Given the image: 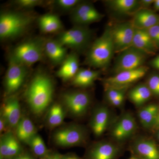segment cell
<instances>
[{
    "label": "cell",
    "instance_id": "obj_41",
    "mask_svg": "<svg viewBox=\"0 0 159 159\" xmlns=\"http://www.w3.org/2000/svg\"><path fill=\"white\" fill-rule=\"evenodd\" d=\"M62 156L58 153H54L51 155L47 156L46 159H61Z\"/></svg>",
    "mask_w": 159,
    "mask_h": 159
},
{
    "label": "cell",
    "instance_id": "obj_32",
    "mask_svg": "<svg viewBox=\"0 0 159 159\" xmlns=\"http://www.w3.org/2000/svg\"><path fill=\"white\" fill-rule=\"evenodd\" d=\"M126 89L107 88L106 93L107 99L110 102L115 99L122 98V97H125Z\"/></svg>",
    "mask_w": 159,
    "mask_h": 159
},
{
    "label": "cell",
    "instance_id": "obj_6",
    "mask_svg": "<svg viewBox=\"0 0 159 159\" xmlns=\"http://www.w3.org/2000/svg\"><path fill=\"white\" fill-rule=\"evenodd\" d=\"M148 54L133 47L119 53L114 64L113 71L115 74L139 68L144 66Z\"/></svg>",
    "mask_w": 159,
    "mask_h": 159
},
{
    "label": "cell",
    "instance_id": "obj_46",
    "mask_svg": "<svg viewBox=\"0 0 159 159\" xmlns=\"http://www.w3.org/2000/svg\"><path fill=\"white\" fill-rule=\"evenodd\" d=\"M158 139H159V133H158Z\"/></svg>",
    "mask_w": 159,
    "mask_h": 159
},
{
    "label": "cell",
    "instance_id": "obj_29",
    "mask_svg": "<svg viewBox=\"0 0 159 159\" xmlns=\"http://www.w3.org/2000/svg\"><path fill=\"white\" fill-rule=\"evenodd\" d=\"M65 116V111L62 105L59 103H54L49 109L47 116L48 124L51 127H57L63 122Z\"/></svg>",
    "mask_w": 159,
    "mask_h": 159
},
{
    "label": "cell",
    "instance_id": "obj_35",
    "mask_svg": "<svg viewBox=\"0 0 159 159\" xmlns=\"http://www.w3.org/2000/svg\"><path fill=\"white\" fill-rule=\"evenodd\" d=\"M147 30L155 44L157 46V48H159V24L156 25Z\"/></svg>",
    "mask_w": 159,
    "mask_h": 159
},
{
    "label": "cell",
    "instance_id": "obj_19",
    "mask_svg": "<svg viewBox=\"0 0 159 159\" xmlns=\"http://www.w3.org/2000/svg\"><path fill=\"white\" fill-rule=\"evenodd\" d=\"M131 21L135 28L148 29L159 24V16L148 9H141L134 15Z\"/></svg>",
    "mask_w": 159,
    "mask_h": 159
},
{
    "label": "cell",
    "instance_id": "obj_5",
    "mask_svg": "<svg viewBox=\"0 0 159 159\" xmlns=\"http://www.w3.org/2000/svg\"><path fill=\"white\" fill-rule=\"evenodd\" d=\"M92 31L87 26L74 25L71 29L60 32L56 39L63 46L76 51L89 48Z\"/></svg>",
    "mask_w": 159,
    "mask_h": 159
},
{
    "label": "cell",
    "instance_id": "obj_4",
    "mask_svg": "<svg viewBox=\"0 0 159 159\" xmlns=\"http://www.w3.org/2000/svg\"><path fill=\"white\" fill-rule=\"evenodd\" d=\"M45 40L36 38L23 42L13 49L9 57L28 67L43 59Z\"/></svg>",
    "mask_w": 159,
    "mask_h": 159
},
{
    "label": "cell",
    "instance_id": "obj_14",
    "mask_svg": "<svg viewBox=\"0 0 159 159\" xmlns=\"http://www.w3.org/2000/svg\"><path fill=\"white\" fill-rule=\"evenodd\" d=\"M22 153V148L16 137L10 132L4 134L0 141L1 159H13Z\"/></svg>",
    "mask_w": 159,
    "mask_h": 159
},
{
    "label": "cell",
    "instance_id": "obj_9",
    "mask_svg": "<svg viewBox=\"0 0 159 159\" xmlns=\"http://www.w3.org/2000/svg\"><path fill=\"white\" fill-rule=\"evenodd\" d=\"M135 27L130 21L119 23L111 27L115 53H120L132 46Z\"/></svg>",
    "mask_w": 159,
    "mask_h": 159
},
{
    "label": "cell",
    "instance_id": "obj_42",
    "mask_svg": "<svg viewBox=\"0 0 159 159\" xmlns=\"http://www.w3.org/2000/svg\"><path fill=\"white\" fill-rule=\"evenodd\" d=\"M154 127L157 128H159V111L155 121L154 124Z\"/></svg>",
    "mask_w": 159,
    "mask_h": 159
},
{
    "label": "cell",
    "instance_id": "obj_33",
    "mask_svg": "<svg viewBox=\"0 0 159 159\" xmlns=\"http://www.w3.org/2000/svg\"><path fill=\"white\" fill-rule=\"evenodd\" d=\"M147 85L152 94L159 97V75L154 74L150 76Z\"/></svg>",
    "mask_w": 159,
    "mask_h": 159
},
{
    "label": "cell",
    "instance_id": "obj_43",
    "mask_svg": "<svg viewBox=\"0 0 159 159\" xmlns=\"http://www.w3.org/2000/svg\"><path fill=\"white\" fill-rule=\"evenodd\" d=\"M61 159H79L77 157L74 155H67L63 156Z\"/></svg>",
    "mask_w": 159,
    "mask_h": 159
},
{
    "label": "cell",
    "instance_id": "obj_18",
    "mask_svg": "<svg viewBox=\"0 0 159 159\" xmlns=\"http://www.w3.org/2000/svg\"><path fill=\"white\" fill-rule=\"evenodd\" d=\"M79 60L76 52L68 54L65 60L61 65L56 75L61 79L66 81L72 80L79 70Z\"/></svg>",
    "mask_w": 159,
    "mask_h": 159
},
{
    "label": "cell",
    "instance_id": "obj_15",
    "mask_svg": "<svg viewBox=\"0 0 159 159\" xmlns=\"http://www.w3.org/2000/svg\"><path fill=\"white\" fill-rule=\"evenodd\" d=\"M1 116L5 119L8 126L11 128L16 127L20 120V104L16 97L8 98L2 106Z\"/></svg>",
    "mask_w": 159,
    "mask_h": 159
},
{
    "label": "cell",
    "instance_id": "obj_45",
    "mask_svg": "<svg viewBox=\"0 0 159 159\" xmlns=\"http://www.w3.org/2000/svg\"><path fill=\"white\" fill-rule=\"evenodd\" d=\"M129 159H140L137 156H132L129 158Z\"/></svg>",
    "mask_w": 159,
    "mask_h": 159
},
{
    "label": "cell",
    "instance_id": "obj_40",
    "mask_svg": "<svg viewBox=\"0 0 159 159\" xmlns=\"http://www.w3.org/2000/svg\"><path fill=\"white\" fill-rule=\"evenodd\" d=\"M12 159H34L32 157L30 156L29 155L25 154H21L20 155L13 158Z\"/></svg>",
    "mask_w": 159,
    "mask_h": 159
},
{
    "label": "cell",
    "instance_id": "obj_24",
    "mask_svg": "<svg viewBox=\"0 0 159 159\" xmlns=\"http://www.w3.org/2000/svg\"><path fill=\"white\" fill-rule=\"evenodd\" d=\"M16 128V138L20 142L27 144L36 134L34 124L28 117H21Z\"/></svg>",
    "mask_w": 159,
    "mask_h": 159
},
{
    "label": "cell",
    "instance_id": "obj_1",
    "mask_svg": "<svg viewBox=\"0 0 159 159\" xmlns=\"http://www.w3.org/2000/svg\"><path fill=\"white\" fill-rule=\"evenodd\" d=\"M54 86L50 76L39 72L31 80L26 90V100L32 111L36 115L42 113L53 99Z\"/></svg>",
    "mask_w": 159,
    "mask_h": 159
},
{
    "label": "cell",
    "instance_id": "obj_28",
    "mask_svg": "<svg viewBox=\"0 0 159 159\" xmlns=\"http://www.w3.org/2000/svg\"><path fill=\"white\" fill-rule=\"evenodd\" d=\"M159 111L157 105L150 104L145 106L139 110L138 116L142 125L146 128L153 126Z\"/></svg>",
    "mask_w": 159,
    "mask_h": 159
},
{
    "label": "cell",
    "instance_id": "obj_39",
    "mask_svg": "<svg viewBox=\"0 0 159 159\" xmlns=\"http://www.w3.org/2000/svg\"><path fill=\"white\" fill-rule=\"evenodd\" d=\"M151 65L155 68L159 70V55L154 58L151 61Z\"/></svg>",
    "mask_w": 159,
    "mask_h": 159
},
{
    "label": "cell",
    "instance_id": "obj_12",
    "mask_svg": "<svg viewBox=\"0 0 159 159\" xmlns=\"http://www.w3.org/2000/svg\"><path fill=\"white\" fill-rule=\"evenodd\" d=\"M148 70L147 67L143 66L135 70L120 72L105 80L106 87L107 88L126 89L145 76Z\"/></svg>",
    "mask_w": 159,
    "mask_h": 159
},
{
    "label": "cell",
    "instance_id": "obj_27",
    "mask_svg": "<svg viewBox=\"0 0 159 159\" xmlns=\"http://www.w3.org/2000/svg\"><path fill=\"white\" fill-rule=\"evenodd\" d=\"M152 93L146 84H141L132 89L128 94L131 101L137 106H141L150 99Z\"/></svg>",
    "mask_w": 159,
    "mask_h": 159
},
{
    "label": "cell",
    "instance_id": "obj_36",
    "mask_svg": "<svg viewBox=\"0 0 159 159\" xmlns=\"http://www.w3.org/2000/svg\"><path fill=\"white\" fill-rule=\"evenodd\" d=\"M155 0H141L140 1L141 9H148L152 5H153Z\"/></svg>",
    "mask_w": 159,
    "mask_h": 159
},
{
    "label": "cell",
    "instance_id": "obj_10",
    "mask_svg": "<svg viewBox=\"0 0 159 159\" xmlns=\"http://www.w3.org/2000/svg\"><path fill=\"white\" fill-rule=\"evenodd\" d=\"M62 101L67 110L75 117L84 116L90 103L89 94L82 91L66 92L62 95Z\"/></svg>",
    "mask_w": 159,
    "mask_h": 159
},
{
    "label": "cell",
    "instance_id": "obj_2",
    "mask_svg": "<svg viewBox=\"0 0 159 159\" xmlns=\"http://www.w3.org/2000/svg\"><path fill=\"white\" fill-rule=\"evenodd\" d=\"M115 53L111 27L108 26L90 46L85 62L94 68L105 69L109 65Z\"/></svg>",
    "mask_w": 159,
    "mask_h": 159
},
{
    "label": "cell",
    "instance_id": "obj_11",
    "mask_svg": "<svg viewBox=\"0 0 159 159\" xmlns=\"http://www.w3.org/2000/svg\"><path fill=\"white\" fill-rule=\"evenodd\" d=\"M103 16L91 3L81 2L71 11L70 19L74 25L87 26L101 20Z\"/></svg>",
    "mask_w": 159,
    "mask_h": 159
},
{
    "label": "cell",
    "instance_id": "obj_26",
    "mask_svg": "<svg viewBox=\"0 0 159 159\" xmlns=\"http://www.w3.org/2000/svg\"><path fill=\"white\" fill-rule=\"evenodd\" d=\"M118 152V148L112 143L101 142L91 150L90 159H114Z\"/></svg>",
    "mask_w": 159,
    "mask_h": 159
},
{
    "label": "cell",
    "instance_id": "obj_31",
    "mask_svg": "<svg viewBox=\"0 0 159 159\" xmlns=\"http://www.w3.org/2000/svg\"><path fill=\"white\" fill-rule=\"evenodd\" d=\"M81 2L79 0H57L54 1V4L61 11L71 12Z\"/></svg>",
    "mask_w": 159,
    "mask_h": 159
},
{
    "label": "cell",
    "instance_id": "obj_3",
    "mask_svg": "<svg viewBox=\"0 0 159 159\" xmlns=\"http://www.w3.org/2000/svg\"><path fill=\"white\" fill-rule=\"evenodd\" d=\"M33 19L29 15L20 11H2L0 15V38L2 40L12 39L25 32Z\"/></svg>",
    "mask_w": 159,
    "mask_h": 159
},
{
    "label": "cell",
    "instance_id": "obj_17",
    "mask_svg": "<svg viewBox=\"0 0 159 159\" xmlns=\"http://www.w3.org/2000/svg\"><path fill=\"white\" fill-rule=\"evenodd\" d=\"M146 54H153L157 49L147 29H135L132 46Z\"/></svg>",
    "mask_w": 159,
    "mask_h": 159
},
{
    "label": "cell",
    "instance_id": "obj_25",
    "mask_svg": "<svg viewBox=\"0 0 159 159\" xmlns=\"http://www.w3.org/2000/svg\"><path fill=\"white\" fill-rule=\"evenodd\" d=\"M100 72L96 70L80 69L72 80L73 85L80 88L90 86L100 75Z\"/></svg>",
    "mask_w": 159,
    "mask_h": 159
},
{
    "label": "cell",
    "instance_id": "obj_13",
    "mask_svg": "<svg viewBox=\"0 0 159 159\" xmlns=\"http://www.w3.org/2000/svg\"><path fill=\"white\" fill-rule=\"evenodd\" d=\"M136 126L133 116L129 113L124 114L114 125L112 136L117 141H124L133 134Z\"/></svg>",
    "mask_w": 159,
    "mask_h": 159
},
{
    "label": "cell",
    "instance_id": "obj_21",
    "mask_svg": "<svg viewBox=\"0 0 159 159\" xmlns=\"http://www.w3.org/2000/svg\"><path fill=\"white\" fill-rule=\"evenodd\" d=\"M109 111L107 107H100L94 112L91 121V127L95 135L99 136L104 133L108 125Z\"/></svg>",
    "mask_w": 159,
    "mask_h": 159
},
{
    "label": "cell",
    "instance_id": "obj_7",
    "mask_svg": "<svg viewBox=\"0 0 159 159\" xmlns=\"http://www.w3.org/2000/svg\"><path fill=\"white\" fill-rule=\"evenodd\" d=\"M53 139L55 144L61 147L78 146L85 142L86 133L80 125H69L55 131Z\"/></svg>",
    "mask_w": 159,
    "mask_h": 159
},
{
    "label": "cell",
    "instance_id": "obj_20",
    "mask_svg": "<svg viewBox=\"0 0 159 159\" xmlns=\"http://www.w3.org/2000/svg\"><path fill=\"white\" fill-rule=\"evenodd\" d=\"M134 149L140 159H159V150L152 140L140 139L134 143Z\"/></svg>",
    "mask_w": 159,
    "mask_h": 159
},
{
    "label": "cell",
    "instance_id": "obj_30",
    "mask_svg": "<svg viewBox=\"0 0 159 159\" xmlns=\"http://www.w3.org/2000/svg\"><path fill=\"white\" fill-rule=\"evenodd\" d=\"M33 153L40 157H46L48 155V149L42 138L36 134L28 143Z\"/></svg>",
    "mask_w": 159,
    "mask_h": 159
},
{
    "label": "cell",
    "instance_id": "obj_34",
    "mask_svg": "<svg viewBox=\"0 0 159 159\" xmlns=\"http://www.w3.org/2000/svg\"><path fill=\"white\" fill-rule=\"evenodd\" d=\"M16 6L22 9H31L41 5L43 1L39 0H17L14 2Z\"/></svg>",
    "mask_w": 159,
    "mask_h": 159
},
{
    "label": "cell",
    "instance_id": "obj_38",
    "mask_svg": "<svg viewBox=\"0 0 159 159\" xmlns=\"http://www.w3.org/2000/svg\"><path fill=\"white\" fill-rule=\"evenodd\" d=\"M124 98L125 97H122V98H119L115 100H113L110 102V103L112 105L114 106L115 107H119L121 106L123 103V101L124 100Z\"/></svg>",
    "mask_w": 159,
    "mask_h": 159
},
{
    "label": "cell",
    "instance_id": "obj_22",
    "mask_svg": "<svg viewBox=\"0 0 159 159\" xmlns=\"http://www.w3.org/2000/svg\"><path fill=\"white\" fill-rule=\"evenodd\" d=\"M106 3L112 10L119 14L134 15L141 9L140 1L111 0Z\"/></svg>",
    "mask_w": 159,
    "mask_h": 159
},
{
    "label": "cell",
    "instance_id": "obj_16",
    "mask_svg": "<svg viewBox=\"0 0 159 159\" xmlns=\"http://www.w3.org/2000/svg\"><path fill=\"white\" fill-rule=\"evenodd\" d=\"M45 54L54 65H61L67 57V49L56 39H46Z\"/></svg>",
    "mask_w": 159,
    "mask_h": 159
},
{
    "label": "cell",
    "instance_id": "obj_8",
    "mask_svg": "<svg viewBox=\"0 0 159 159\" xmlns=\"http://www.w3.org/2000/svg\"><path fill=\"white\" fill-rule=\"evenodd\" d=\"M9 62L4 84L6 93L11 95L18 90L22 85L28 74V67L10 57Z\"/></svg>",
    "mask_w": 159,
    "mask_h": 159
},
{
    "label": "cell",
    "instance_id": "obj_37",
    "mask_svg": "<svg viewBox=\"0 0 159 159\" xmlns=\"http://www.w3.org/2000/svg\"><path fill=\"white\" fill-rule=\"evenodd\" d=\"M9 127L7 124L5 119L1 116L0 119V132L1 133H3L4 132L6 131L7 128Z\"/></svg>",
    "mask_w": 159,
    "mask_h": 159
},
{
    "label": "cell",
    "instance_id": "obj_44",
    "mask_svg": "<svg viewBox=\"0 0 159 159\" xmlns=\"http://www.w3.org/2000/svg\"><path fill=\"white\" fill-rule=\"evenodd\" d=\"M153 5L154 9L157 11H159V0H155Z\"/></svg>",
    "mask_w": 159,
    "mask_h": 159
},
{
    "label": "cell",
    "instance_id": "obj_23",
    "mask_svg": "<svg viewBox=\"0 0 159 159\" xmlns=\"http://www.w3.org/2000/svg\"><path fill=\"white\" fill-rule=\"evenodd\" d=\"M39 27L45 33H56L63 29L62 22L56 15L47 13L41 16L38 20Z\"/></svg>",
    "mask_w": 159,
    "mask_h": 159
}]
</instances>
